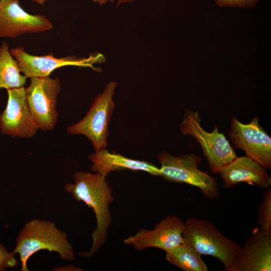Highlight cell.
I'll return each mask as SVG.
<instances>
[{
  "label": "cell",
  "mask_w": 271,
  "mask_h": 271,
  "mask_svg": "<svg viewBox=\"0 0 271 271\" xmlns=\"http://www.w3.org/2000/svg\"><path fill=\"white\" fill-rule=\"evenodd\" d=\"M74 182L65 185V191L77 202L82 201L91 208L95 214L96 227L92 234V244L88 252H80L83 257H91L103 245L107 238V231L112 224L110 205L114 201L112 189L106 177L94 172L77 171Z\"/></svg>",
  "instance_id": "6da1fadb"
},
{
  "label": "cell",
  "mask_w": 271,
  "mask_h": 271,
  "mask_svg": "<svg viewBox=\"0 0 271 271\" xmlns=\"http://www.w3.org/2000/svg\"><path fill=\"white\" fill-rule=\"evenodd\" d=\"M42 250L54 251L67 261L75 259L74 252L66 233L50 220L34 219L26 222L19 233L14 250L19 255L21 270L29 271L28 259Z\"/></svg>",
  "instance_id": "7a4b0ae2"
},
{
  "label": "cell",
  "mask_w": 271,
  "mask_h": 271,
  "mask_svg": "<svg viewBox=\"0 0 271 271\" xmlns=\"http://www.w3.org/2000/svg\"><path fill=\"white\" fill-rule=\"evenodd\" d=\"M184 242L199 254L218 259L229 271L235 262L241 246L224 236L211 222L191 217L184 221Z\"/></svg>",
  "instance_id": "3957f363"
},
{
  "label": "cell",
  "mask_w": 271,
  "mask_h": 271,
  "mask_svg": "<svg viewBox=\"0 0 271 271\" xmlns=\"http://www.w3.org/2000/svg\"><path fill=\"white\" fill-rule=\"evenodd\" d=\"M158 159L161 165L159 177L169 181L196 187L208 199L218 197L219 189L216 179L198 168L201 162L200 156L191 154L175 156L162 152Z\"/></svg>",
  "instance_id": "277c9868"
},
{
  "label": "cell",
  "mask_w": 271,
  "mask_h": 271,
  "mask_svg": "<svg viewBox=\"0 0 271 271\" xmlns=\"http://www.w3.org/2000/svg\"><path fill=\"white\" fill-rule=\"evenodd\" d=\"M116 85L115 81L108 83L102 93L95 98L85 116L67 128L70 134L86 137L95 151L106 149L108 146V125L115 108L113 97Z\"/></svg>",
  "instance_id": "5b68a950"
},
{
  "label": "cell",
  "mask_w": 271,
  "mask_h": 271,
  "mask_svg": "<svg viewBox=\"0 0 271 271\" xmlns=\"http://www.w3.org/2000/svg\"><path fill=\"white\" fill-rule=\"evenodd\" d=\"M201 121L198 111L186 109L180 129L184 136H192L200 144L211 172L217 173L237 156L225 136L218 131L216 126L209 132L201 126Z\"/></svg>",
  "instance_id": "8992f818"
},
{
  "label": "cell",
  "mask_w": 271,
  "mask_h": 271,
  "mask_svg": "<svg viewBox=\"0 0 271 271\" xmlns=\"http://www.w3.org/2000/svg\"><path fill=\"white\" fill-rule=\"evenodd\" d=\"M30 79L26 91L31 112L39 129L51 130L58 118L56 107L61 90L60 80L50 76Z\"/></svg>",
  "instance_id": "52a82bcc"
},
{
  "label": "cell",
  "mask_w": 271,
  "mask_h": 271,
  "mask_svg": "<svg viewBox=\"0 0 271 271\" xmlns=\"http://www.w3.org/2000/svg\"><path fill=\"white\" fill-rule=\"evenodd\" d=\"M10 51L22 73L30 78L49 76L56 69L67 66L88 67L99 71V69L95 67L94 65L105 60L104 56L99 53H92L88 57L72 55L57 58L52 53L44 56L33 55L27 52L23 47L11 49Z\"/></svg>",
  "instance_id": "ba28073f"
},
{
  "label": "cell",
  "mask_w": 271,
  "mask_h": 271,
  "mask_svg": "<svg viewBox=\"0 0 271 271\" xmlns=\"http://www.w3.org/2000/svg\"><path fill=\"white\" fill-rule=\"evenodd\" d=\"M257 116L242 123L235 117L231 119L229 136L234 147L243 150L266 169L271 168V138L259 125Z\"/></svg>",
  "instance_id": "9c48e42d"
},
{
  "label": "cell",
  "mask_w": 271,
  "mask_h": 271,
  "mask_svg": "<svg viewBox=\"0 0 271 271\" xmlns=\"http://www.w3.org/2000/svg\"><path fill=\"white\" fill-rule=\"evenodd\" d=\"M8 102L0 114V128L3 134L30 138L39 129L30 110L26 87L8 89Z\"/></svg>",
  "instance_id": "30bf717a"
},
{
  "label": "cell",
  "mask_w": 271,
  "mask_h": 271,
  "mask_svg": "<svg viewBox=\"0 0 271 271\" xmlns=\"http://www.w3.org/2000/svg\"><path fill=\"white\" fill-rule=\"evenodd\" d=\"M184 221L177 216H168L152 230L141 229L134 235L123 240L137 250L154 247L165 252L184 242L183 232Z\"/></svg>",
  "instance_id": "8fae6325"
},
{
  "label": "cell",
  "mask_w": 271,
  "mask_h": 271,
  "mask_svg": "<svg viewBox=\"0 0 271 271\" xmlns=\"http://www.w3.org/2000/svg\"><path fill=\"white\" fill-rule=\"evenodd\" d=\"M53 27L46 16L27 13L18 1L0 0V38L45 32Z\"/></svg>",
  "instance_id": "7c38bea8"
},
{
  "label": "cell",
  "mask_w": 271,
  "mask_h": 271,
  "mask_svg": "<svg viewBox=\"0 0 271 271\" xmlns=\"http://www.w3.org/2000/svg\"><path fill=\"white\" fill-rule=\"evenodd\" d=\"M271 232L258 226L241 246L238 255L229 271H270Z\"/></svg>",
  "instance_id": "4fadbf2b"
},
{
  "label": "cell",
  "mask_w": 271,
  "mask_h": 271,
  "mask_svg": "<svg viewBox=\"0 0 271 271\" xmlns=\"http://www.w3.org/2000/svg\"><path fill=\"white\" fill-rule=\"evenodd\" d=\"M217 173L220 174L225 188L241 182L265 189L271 185V177L266 169L247 156L236 157Z\"/></svg>",
  "instance_id": "5bb4252c"
},
{
  "label": "cell",
  "mask_w": 271,
  "mask_h": 271,
  "mask_svg": "<svg viewBox=\"0 0 271 271\" xmlns=\"http://www.w3.org/2000/svg\"><path fill=\"white\" fill-rule=\"evenodd\" d=\"M92 162L91 170L106 177L110 172L124 170L141 171L159 176L160 169L144 161L130 159L106 149L95 151L88 156Z\"/></svg>",
  "instance_id": "9a60e30c"
},
{
  "label": "cell",
  "mask_w": 271,
  "mask_h": 271,
  "mask_svg": "<svg viewBox=\"0 0 271 271\" xmlns=\"http://www.w3.org/2000/svg\"><path fill=\"white\" fill-rule=\"evenodd\" d=\"M27 79L22 74L8 44L3 42L0 46V89L8 90L24 86Z\"/></svg>",
  "instance_id": "2e32d148"
},
{
  "label": "cell",
  "mask_w": 271,
  "mask_h": 271,
  "mask_svg": "<svg viewBox=\"0 0 271 271\" xmlns=\"http://www.w3.org/2000/svg\"><path fill=\"white\" fill-rule=\"evenodd\" d=\"M166 253V259L168 262L184 271L209 270L201 254L185 242Z\"/></svg>",
  "instance_id": "e0dca14e"
},
{
  "label": "cell",
  "mask_w": 271,
  "mask_h": 271,
  "mask_svg": "<svg viewBox=\"0 0 271 271\" xmlns=\"http://www.w3.org/2000/svg\"><path fill=\"white\" fill-rule=\"evenodd\" d=\"M258 227L264 231L271 232V189L264 191L257 210Z\"/></svg>",
  "instance_id": "ac0fdd59"
},
{
  "label": "cell",
  "mask_w": 271,
  "mask_h": 271,
  "mask_svg": "<svg viewBox=\"0 0 271 271\" xmlns=\"http://www.w3.org/2000/svg\"><path fill=\"white\" fill-rule=\"evenodd\" d=\"M16 254L14 251L8 252L6 247L0 244V271L13 268L17 265L18 261Z\"/></svg>",
  "instance_id": "d6986e66"
},
{
  "label": "cell",
  "mask_w": 271,
  "mask_h": 271,
  "mask_svg": "<svg viewBox=\"0 0 271 271\" xmlns=\"http://www.w3.org/2000/svg\"><path fill=\"white\" fill-rule=\"evenodd\" d=\"M216 4L221 7H254L259 0H215Z\"/></svg>",
  "instance_id": "ffe728a7"
},
{
  "label": "cell",
  "mask_w": 271,
  "mask_h": 271,
  "mask_svg": "<svg viewBox=\"0 0 271 271\" xmlns=\"http://www.w3.org/2000/svg\"><path fill=\"white\" fill-rule=\"evenodd\" d=\"M55 269V270H82V269H79V268H77L71 265H68L63 267H59Z\"/></svg>",
  "instance_id": "44dd1931"
},
{
  "label": "cell",
  "mask_w": 271,
  "mask_h": 271,
  "mask_svg": "<svg viewBox=\"0 0 271 271\" xmlns=\"http://www.w3.org/2000/svg\"><path fill=\"white\" fill-rule=\"evenodd\" d=\"M93 2L97 3L100 5H102L105 4L108 2H112L113 0H92Z\"/></svg>",
  "instance_id": "7402d4cb"
},
{
  "label": "cell",
  "mask_w": 271,
  "mask_h": 271,
  "mask_svg": "<svg viewBox=\"0 0 271 271\" xmlns=\"http://www.w3.org/2000/svg\"><path fill=\"white\" fill-rule=\"evenodd\" d=\"M133 1V0H117L116 6H118L122 3H131Z\"/></svg>",
  "instance_id": "603a6c76"
},
{
  "label": "cell",
  "mask_w": 271,
  "mask_h": 271,
  "mask_svg": "<svg viewBox=\"0 0 271 271\" xmlns=\"http://www.w3.org/2000/svg\"><path fill=\"white\" fill-rule=\"evenodd\" d=\"M32 1L38 4L44 5L48 0H32Z\"/></svg>",
  "instance_id": "cb8c5ba5"
},
{
  "label": "cell",
  "mask_w": 271,
  "mask_h": 271,
  "mask_svg": "<svg viewBox=\"0 0 271 271\" xmlns=\"http://www.w3.org/2000/svg\"><path fill=\"white\" fill-rule=\"evenodd\" d=\"M3 1H19V0H3Z\"/></svg>",
  "instance_id": "d4e9b609"
}]
</instances>
